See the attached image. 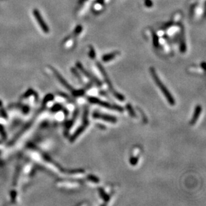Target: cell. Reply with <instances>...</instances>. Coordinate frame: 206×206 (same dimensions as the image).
I'll list each match as a JSON object with an SVG mask.
<instances>
[{"mask_svg": "<svg viewBox=\"0 0 206 206\" xmlns=\"http://www.w3.org/2000/svg\"><path fill=\"white\" fill-rule=\"evenodd\" d=\"M92 117L94 119H101V120L111 123H115L117 121V119L115 117L113 116V115L99 112H94L92 114Z\"/></svg>", "mask_w": 206, "mask_h": 206, "instance_id": "8992f818", "label": "cell"}, {"mask_svg": "<svg viewBox=\"0 0 206 206\" xmlns=\"http://www.w3.org/2000/svg\"><path fill=\"white\" fill-rule=\"evenodd\" d=\"M82 26H80V25H79V26H77V27H76V28L75 29V30H74V32H73V34L74 35H79L80 33L82 31Z\"/></svg>", "mask_w": 206, "mask_h": 206, "instance_id": "e0dca14e", "label": "cell"}, {"mask_svg": "<svg viewBox=\"0 0 206 206\" xmlns=\"http://www.w3.org/2000/svg\"><path fill=\"white\" fill-rule=\"evenodd\" d=\"M138 160H139V158L137 156H132V157H131L130 160H129V163L132 166H135L137 164Z\"/></svg>", "mask_w": 206, "mask_h": 206, "instance_id": "5bb4252c", "label": "cell"}, {"mask_svg": "<svg viewBox=\"0 0 206 206\" xmlns=\"http://www.w3.org/2000/svg\"><path fill=\"white\" fill-rule=\"evenodd\" d=\"M71 71H72V73H73L74 75H75V77H77L80 81H82V79H81V75H80L79 73H78L77 71V69H75V68H71Z\"/></svg>", "mask_w": 206, "mask_h": 206, "instance_id": "9a60e30c", "label": "cell"}, {"mask_svg": "<svg viewBox=\"0 0 206 206\" xmlns=\"http://www.w3.org/2000/svg\"><path fill=\"white\" fill-rule=\"evenodd\" d=\"M76 67H77V69H79V71L81 72V73L83 74L84 76H85L88 79L91 80L92 82H94V83L96 84V85H98V87H102V81H101L98 77H96V76L92 75V74L90 73V72L88 71L87 69L84 68V67L82 65V64L79 62V61H77V62L76 63Z\"/></svg>", "mask_w": 206, "mask_h": 206, "instance_id": "5b68a950", "label": "cell"}, {"mask_svg": "<svg viewBox=\"0 0 206 206\" xmlns=\"http://www.w3.org/2000/svg\"><path fill=\"white\" fill-rule=\"evenodd\" d=\"M119 54H120V53L119 51H115V52L107 53V54L103 55L102 61L104 62H108V61H110L115 59Z\"/></svg>", "mask_w": 206, "mask_h": 206, "instance_id": "30bf717a", "label": "cell"}, {"mask_svg": "<svg viewBox=\"0 0 206 206\" xmlns=\"http://www.w3.org/2000/svg\"><path fill=\"white\" fill-rule=\"evenodd\" d=\"M33 14H34L35 18H36L37 22H38V24L40 25V28H42L43 32L46 33V34H48L49 32V27L46 22H45L44 18H43L42 15H41L40 12L39 11V10L38 9H34V11H33Z\"/></svg>", "mask_w": 206, "mask_h": 206, "instance_id": "52a82bcc", "label": "cell"}, {"mask_svg": "<svg viewBox=\"0 0 206 206\" xmlns=\"http://www.w3.org/2000/svg\"><path fill=\"white\" fill-rule=\"evenodd\" d=\"M201 111H202V107L200 105H197V106L195 108L194 112H193L192 118L191 119L190 123L191 125H194L196 123V122L198 120L199 115H200Z\"/></svg>", "mask_w": 206, "mask_h": 206, "instance_id": "ba28073f", "label": "cell"}, {"mask_svg": "<svg viewBox=\"0 0 206 206\" xmlns=\"http://www.w3.org/2000/svg\"><path fill=\"white\" fill-rule=\"evenodd\" d=\"M90 125V120H89V110L88 108H85L83 110V116H82V121L81 125L79 127L76 129L75 132L71 137H70V141L73 142L75 140L77 139V138L82 133L84 132V131L87 129V127Z\"/></svg>", "mask_w": 206, "mask_h": 206, "instance_id": "277c9868", "label": "cell"}, {"mask_svg": "<svg viewBox=\"0 0 206 206\" xmlns=\"http://www.w3.org/2000/svg\"><path fill=\"white\" fill-rule=\"evenodd\" d=\"M98 191H99V193H100L101 197L103 199V200H104V201H106V202H108V201H109V200L110 199V195H109L108 193L105 191L104 189L102 188V187H100V188H98Z\"/></svg>", "mask_w": 206, "mask_h": 206, "instance_id": "8fae6325", "label": "cell"}, {"mask_svg": "<svg viewBox=\"0 0 206 206\" xmlns=\"http://www.w3.org/2000/svg\"><path fill=\"white\" fill-rule=\"evenodd\" d=\"M200 66L201 67V69L204 70V69H205V63L204 62L201 63V65H200Z\"/></svg>", "mask_w": 206, "mask_h": 206, "instance_id": "d6986e66", "label": "cell"}, {"mask_svg": "<svg viewBox=\"0 0 206 206\" xmlns=\"http://www.w3.org/2000/svg\"><path fill=\"white\" fill-rule=\"evenodd\" d=\"M126 109H127V112H128V113H129V115H130L131 117H136V114H135V111H134V110H133V107L131 106V104H127L126 105Z\"/></svg>", "mask_w": 206, "mask_h": 206, "instance_id": "7c38bea8", "label": "cell"}, {"mask_svg": "<svg viewBox=\"0 0 206 206\" xmlns=\"http://www.w3.org/2000/svg\"><path fill=\"white\" fill-rule=\"evenodd\" d=\"M145 5L146 7H151L153 5V3H152L151 0H145Z\"/></svg>", "mask_w": 206, "mask_h": 206, "instance_id": "ac0fdd59", "label": "cell"}, {"mask_svg": "<svg viewBox=\"0 0 206 206\" xmlns=\"http://www.w3.org/2000/svg\"><path fill=\"white\" fill-rule=\"evenodd\" d=\"M89 55H90V57H91L92 59L96 58V51H95V49L93 48L92 47H90Z\"/></svg>", "mask_w": 206, "mask_h": 206, "instance_id": "2e32d148", "label": "cell"}, {"mask_svg": "<svg viewBox=\"0 0 206 206\" xmlns=\"http://www.w3.org/2000/svg\"><path fill=\"white\" fill-rule=\"evenodd\" d=\"M149 71L151 77L154 80V81H155L156 84L157 85L158 87L160 88L161 92H162V94H164L165 98H166L168 102L171 105V106H175V104H176V100H175L174 98L172 96V94H171L170 92L169 91L166 86L163 83V82L162 81H161L160 78L159 77V76H158L157 73H156L155 68H154L153 67H151L149 69Z\"/></svg>", "mask_w": 206, "mask_h": 206, "instance_id": "6da1fadb", "label": "cell"}, {"mask_svg": "<svg viewBox=\"0 0 206 206\" xmlns=\"http://www.w3.org/2000/svg\"><path fill=\"white\" fill-rule=\"evenodd\" d=\"M87 100L90 104L98 105V106L103 107V108L110 109V110H112L114 111H115V112L121 113L124 111V109H123V107L119 106V105L117 104H110V103L109 102H105V101L100 100V99L96 98V97L88 96L87 98Z\"/></svg>", "mask_w": 206, "mask_h": 206, "instance_id": "3957f363", "label": "cell"}, {"mask_svg": "<svg viewBox=\"0 0 206 206\" xmlns=\"http://www.w3.org/2000/svg\"><path fill=\"white\" fill-rule=\"evenodd\" d=\"M96 65H97V67H98V69L100 70L101 73H102L103 77H104V81H106L107 85H108V89L110 91V92L112 93V94L115 97V98H117V100L120 101V102H124L125 101L124 96H123V95L120 94V93L117 92L116 90L114 89L112 81H111V80H110V78L109 77V76L108 75V73H107L106 69L104 68V67L102 66V65L101 64L100 62H98V61H97Z\"/></svg>", "mask_w": 206, "mask_h": 206, "instance_id": "7a4b0ae2", "label": "cell"}, {"mask_svg": "<svg viewBox=\"0 0 206 206\" xmlns=\"http://www.w3.org/2000/svg\"><path fill=\"white\" fill-rule=\"evenodd\" d=\"M79 109L76 108L75 112H74V113H73V117H72V118L70 119L68 122H67L66 125H65V132L66 133H69V130L71 129L72 125L74 124L76 119H77V116L79 115Z\"/></svg>", "mask_w": 206, "mask_h": 206, "instance_id": "9c48e42d", "label": "cell"}, {"mask_svg": "<svg viewBox=\"0 0 206 206\" xmlns=\"http://www.w3.org/2000/svg\"><path fill=\"white\" fill-rule=\"evenodd\" d=\"M87 180L88 181H90V182L95 183H98L100 182V179H99L97 176L92 174H90L88 175V176H87Z\"/></svg>", "mask_w": 206, "mask_h": 206, "instance_id": "4fadbf2b", "label": "cell"}]
</instances>
